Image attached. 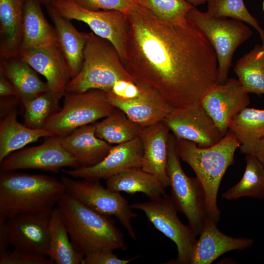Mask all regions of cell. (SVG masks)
<instances>
[{"label": "cell", "instance_id": "obj_1", "mask_svg": "<svg viewBox=\"0 0 264 264\" xmlns=\"http://www.w3.org/2000/svg\"><path fill=\"white\" fill-rule=\"evenodd\" d=\"M124 65L135 80L156 89L172 109L201 103L218 83L215 51L187 19L161 20L137 3L126 14Z\"/></svg>", "mask_w": 264, "mask_h": 264}, {"label": "cell", "instance_id": "obj_2", "mask_svg": "<svg viewBox=\"0 0 264 264\" xmlns=\"http://www.w3.org/2000/svg\"><path fill=\"white\" fill-rule=\"evenodd\" d=\"M66 194L61 180L44 174L0 173V216L51 214Z\"/></svg>", "mask_w": 264, "mask_h": 264}, {"label": "cell", "instance_id": "obj_3", "mask_svg": "<svg viewBox=\"0 0 264 264\" xmlns=\"http://www.w3.org/2000/svg\"><path fill=\"white\" fill-rule=\"evenodd\" d=\"M240 145L229 130L218 143L206 148L187 140H175L176 152L196 174L204 190L208 215L217 223L220 215L217 205L220 182L228 168L234 163L235 153Z\"/></svg>", "mask_w": 264, "mask_h": 264}, {"label": "cell", "instance_id": "obj_4", "mask_svg": "<svg viewBox=\"0 0 264 264\" xmlns=\"http://www.w3.org/2000/svg\"><path fill=\"white\" fill-rule=\"evenodd\" d=\"M57 207L74 247L84 256L102 250L127 249L123 233L110 216L96 212L66 193Z\"/></svg>", "mask_w": 264, "mask_h": 264}, {"label": "cell", "instance_id": "obj_5", "mask_svg": "<svg viewBox=\"0 0 264 264\" xmlns=\"http://www.w3.org/2000/svg\"><path fill=\"white\" fill-rule=\"evenodd\" d=\"M121 80L135 79L128 73L110 41L92 32L88 33L82 67L69 81L66 92H82L92 89L107 92Z\"/></svg>", "mask_w": 264, "mask_h": 264}, {"label": "cell", "instance_id": "obj_6", "mask_svg": "<svg viewBox=\"0 0 264 264\" xmlns=\"http://www.w3.org/2000/svg\"><path fill=\"white\" fill-rule=\"evenodd\" d=\"M186 19L201 32L213 46L217 58V80L228 79L234 52L253 35L243 22L232 19L214 18L194 6Z\"/></svg>", "mask_w": 264, "mask_h": 264}, {"label": "cell", "instance_id": "obj_7", "mask_svg": "<svg viewBox=\"0 0 264 264\" xmlns=\"http://www.w3.org/2000/svg\"><path fill=\"white\" fill-rule=\"evenodd\" d=\"M61 110L44 128L53 136L63 137L80 127L96 122L115 109L106 92L92 89L82 92H66Z\"/></svg>", "mask_w": 264, "mask_h": 264}, {"label": "cell", "instance_id": "obj_8", "mask_svg": "<svg viewBox=\"0 0 264 264\" xmlns=\"http://www.w3.org/2000/svg\"><path fill=\"white\" fill-rule=\"evenodd\" d=\"M175 136L170 133L167 164L170 196L177 211L186 216L189 225L197 236L208 215L205 192L198 178L188 176L183 170L175 149Z\"/></svg>", "mask_w": 264, "mask_h": 264}, {"label": "cell", "instance_id": "obj_9", "mask_svg": "<svg viewBox=\"0 0 264 264\" xmlns=\"http://www.w3.org/2000/svg\"><path fill=\"white\" fill-rule=\"evenodd\" d=\"M61 180L65 187L66 193L96 212L115 217L126 229L129 236L136 240L132 220L138 215L132 211L131 204L120 192L104 187L99 180H75L63 176Z\"/></svg>", "mask_w": 264, "mask_h": 264}, {"label": "cell", "instance_id": "obj_10", "mask_svg": "<svg viewBox=\"0 0 264 264\" xmlns=\"http://www.w3.org/2000/svg\"><path fill=\"white\" fill-rule=\"evenodd\" d=\"M133 209L143 212L154 227L176 244L177 256L165 264H190L196 235L190 227L178 218L171 196L165 195L148 201L131 204Z\"/></svg>", "mask_w": 264, "mask_h": 264}, {"label": "cell", "instance_id": "obj_11", "mask_svg": "<svg viewBox=\"0 0 264 264\" xmlns=\"http://www.w3.org/2000/svg\"><path fill=\"white\" fill-rule=\"evenodd\" d=\"M51 4L65 18L86 23L95 35L110 41L124 63L128 28L125 13L116 10H88L73 0H60Z\"/></svg>", "mask_w": 264, "mask_h": 264}, {"label": "cell", "instance_id": "obj_12", "mask_svg": "<svg viewBox=\"0 0 264 264\" xmlns=\"http://www.w3.org/2000/svg\"><path fill=\"white\" fill-rule=\"evenodd\" d=\"M64 167H80L77 159L63 146L60 137L50 136L43 143L14 152L0 162V171L37 169L58 173Z\"/></svg>", "mask_w": 264, "mask_h": 264}, {"label": "cell", "instance_id": "obj_13", "mask_svg": "<svg viewBox=\"0 0 264 264\" xmlns=\"http://www.w3.org/2000/svg\"><path fill=\"white\" fill-rule=\"evenodd\" d=\"M163 121L176 138L190 141L202 148L217 144L224 136L201 103L173 109Z\"/></svg>", "mask_w": 264, "mask_h": 264}, {"label": "cell", "instance_id": "obj_14", "mask_svg": "<svg viewBox=\"0 0 264 264\" xmlns=\"http://www.w3.org/2000/svg\"><path fill=\"white\" fill-rule=\"evenodd\" d=\"M143 156V145L137 136L112 146L107 155L96 165L63 171L73 178L106 180L121 172L141 168Z\"/></svg>", "mask_w": 264, "mask_h": 264}, {"label": "cell", "instance_id": "obj_15", "mask_svg": "<svg viewBox=\"0 0 264 264\" xmlns=\"http://www.w3.org/2000/svg\"><path fill=\"white\" fill-rule=\"evenodd\" d=\"M250 103L249 93L238 79L232 78L214 85L201 104L224 136L231 120Z\"/></svg>", "mask_w": 264, "mask_h": 264}, {"label": "cell", "instance_id": "obj_16", "mask_svg": "<svg viewBox=\"0 0 264 264\" xmlns=\"http://www.w3.org/2000/svg\"><path fill=\"white\" fill-rule=\"evenodd\" d=\"M51 215L20 214L7 218L10 246L13 249L48 257Z\"/></svg>", "mask_w": 264, "mask_h": 264}, {"label": "cell", "instance_id": "obj_17", "mask_svg": "<svg viewBox=\"0 0 264 264\" xmlns=\"http://www.w3.org/2000/svg\"><path fill=\"white\" fill-rule=\"evenodd\" d=\"M140 83V90L136 95L120 98L107 93L110 101L141 127L163 121L173 109L156 89Z\"/></svg>", "mask_w": 264, "mask_h": 264}, {"label": "cell", "instance_id": "obj_18", "mask_svg": "<svg viewBox=\"0 0 264 264\" xmlns=\"http://www.w3.org/2000/svg\"><path fill=\"white\" fill-rule=\"evenodd\" d=\"M18 56L45 78L49 90L61 98L64 96L71 78L66 62L58 46L21 48Z\"/></svg>", "mask_w": 264, "mask_h": 264}, {"label": "cell", "instance_id": "obj_19", "mask_svg": "<svg viewBox=\"0 0 264 264\" xmlns=\"http://www.w3.org/2000/svg\"><path fill=\"white\" fill-rule=\"evenodd\" d=\"M170 132L162 121L141 127L138 135L143 147L141 169L155 176L165 189L170 184L167 172Z\"/></svg>", "mask_w": 264, "mask_h": 264}, {"label": "cell", "instance_id": "obj_20", "mask_svg": "<svg viewBox=\"0 0 264 264\" xmlns=\"http://www.w3.org/2000/svg\"><path fill=\"white\" fill-rule=\"evenodd\" d=\"M217 223L208 215L194 247L190 264H210L227 252L243 251L252 246V239L226 235L219 230Z\"/></svg>", "mask_w": 264, "mask_h": 264}, {"label": "cell", "instance_id": "obj_21", "mask_svg": "<svg viewBox=\"0 0 264 264\" xmlns=\"http://www.w3.org/2000/svg\"><path fill=\"white\" fill-rule=\"evenodd\" d=\"M60 140L64 148L77 159L80 167L98 163L112 146L96 136L95 123L77 128Z\"/></svg>", "mask_w": 264, "mask_h": 264}, {"label": "cell", "instance_id": "obj_22", "mask_svg": "<svg viewBox=\"0 0 264 264\" xmlns=\"http://www.w3.org/2000/svg\"><path fill=\"white\" fill-rule=\"evenodd\" d=\"M48 14L54 24L58 47L67 64L71 79L80 71L88 33L79 31L51 4H47Z\"/></svg>", "mask_w": 264, "mask_h": 264}, {"label": "cell", "instance_id": "obj_23", "mask_svg": "<svg viewBox=\"0 0 264 264\" xmlns=\"http://www.w3.org/2000/svg\"><path fill=\"white\" fill-rule=\"evenodd\" d=\"M24 0H0V56H18L21 46Z\"/></svg>", "mask_w": 264, "mask_h": 264}, {"label": "cell", "instance_id": "obj_24", "mask_svg": "<svg viewBox=\"0 0 264 264\" xmlns=\"http://www.w3.org/2000/svg\"><path fill=\"white\" fill-rule=\"evenodd\" d=\"M0 71L12 83L17 92V97L22 105L49 90L46 82L41 80L37 72L18 56L0 58Z\"/></svg>", "mask_w": 264, "mask_h": 264}, {"label": "cell", "instance_id": "obj_25", "mask_svg": "<svg viewBox=\"0 0 264 264\" xmlns=\"http://www.w3.org/2000/svg\"><path fill=\"white\" fill-rule=\"evenodd\" d=\"M39 0H24L21 48L57 45L54 29L48 22Z\"/></svg>", "mask_w": 264, "mask_h": 264}, {"label": "cell", "instance_id": "obj_26", "mask_svg": "<svg viewBox=\"0 0 264 264\" xmlns=\"http://www.w3.org/2000/svg\"><path fill=\"white\" fill-rule=\"evenodd\" d=\"M50 136H54L45 128L32 129L19 123L17 110L14 109L0 120V162L9 154L40 138Z\"/></svg>", "mask_w": 264, "mask_h": 264}, {"label": "cell", "instance_id": "obj_27", "mask_svg": "<svg viewBox=\"0 0 264 264\" xmlns=\"http://www.w3.org/2000/svg\"><path fill=\"white\" fill-rule=\"evenodd\" d=\"M106 187L118 192L134 194L142 193L150 199L166 195L165 189L154 175L141 168L127 170L106 179Z\"/></svg>", "mask_w": 264, "mask_h": 264}, {"label": "cell", "instance_id": "obj_28", "mask_svg": "<svg viewBox=\"0 0 264 264\" xmlns=\"http://www.w3.org/2000/svg\"><path fill=\"white\" fill-rule=\"evenodd\" d=\"M228 130L240 141L241 153L249 154L256 143L264 138V108L245 107L231 120Z\"/></svg>", "mask_w": 264, "mask_h": 264}, {"label": "cell", "instance_id": "obj_29", "mask_svg": "<svg viewBox=\"0 0 264 264\" xmlns=\"http://www.w3.org/2000/svg\"><path fill=\"white\" fill-rule=\"evenodd\" d=\"M50 236L48 257L56 264H81L84 257L74 247L58 208L55 207L49 220Z\"/></svg>", "mask_w": 264, "mask_h": 264}, {"label": "cell", "instance_id": "obj_30", "mask_svg": "<svg viewBox=\"0 0 264 264\" xmlns=\"http://www.w3.org/2000/svg\"><path fill=\"white\" fill-rule=\"evenodd\" d=\"M234 71L248 93L264 94V45L257 44L236 63Z\"/></svg>", "mask_w": 264, "mask_h": 264}, {"label": "cell", "instance_id": "obj_31", "mask_svg": "<svg viewBox=\"0 0 264 264\" xmlns=\"http://www.w3.org/2000/svg\"><path fill=\"white\" fill-rule=\"evenodd\" d=\"M95 126L96 136L111 145L126 142L138 136L141 127L117 108L102 120L95 122Z\"/></svg>", "mask_w": 264, "mask_h": 264}, {"label": "cell", "instance_id": "obj_32", "mask_svg": "<svg viewBox=\"0 0 264 264\" xmlns=\"http://www.w3.org/2000/svg\"><path fill=\"white\" fill-rule=\"evenodd\" d=\"M246 167L244 174L235 186L222 194L227 200L243 197L264 199V164L255 155L245 154Z\"/></svg>", "mask_w": 264, "mask_h": 264}, {"label": "cell", "instance_id": "obj_33", "mask_svg": "<svg viewBox=\"0 0 264 264\" xmlns=\"http://www.w3.org/2000/svg\"><path fill=\"white\" fill-rule=\"evenodd\" d=\"M60 99L48 90L24 103V125L34 129L44 128L48 119L61 110Z\"/></svg>", "mask_w": 264, "mask_h": 264}, {"label": "cell", "instance_id": "obj_34", "mask_svg": "<svg viewBox=\"0 0 264 264\" xmlns=\"http://www.w3.org/2000/svg\"><path fill=\"white\" fill-rule=\"evenodd\" d=\"M207 4V14L218 18L237 20L253 27L259 33L264 45V29L258 21L248 11L243 0H206Z\"/></svg>", "mask_w": 264, "mask_h": 264}, {"label": "cell", "instance_id": "obj_35", "mask_svg": "<svg viewBox=\"0 0 264 264\" xmlns=\"http://www.w3.org/2000/svg\"><path fill=\"white\" fill-rule=\"evenodd\" d=\"M161 20L178 22L184 21L194 6L187 0H134Z\"/></svg>", "mask_w": 264, "mask_h": 264}, {"label": "cell", "instance_id": "obj_36", "mask_svg": "<svg viewBox=\"0 0 264 264\" xmlns=\"http://www.w3.org/2000/svg\"><path fill=\"white\" fill-rule=\"evenodd\" d=\"M0 264H54L46 256L15 249L0 253Z\"/></svg>", "mask_w": 264, "mask_h": 264}, {"label": "cell", "instance_id": "obj_37", "mask_svg": "<svg viewBox=\"0 0 264 264\" xmlns=\"http://www.w3.org/2000/svg\"><path fill=\"white\" fill-rule=\"evenodd\" d=\"M87 9L93 11L116 10L128 13L136 3L134 0H73Z\"/></svg>", "mask_w": 264, "mask_h": 264}, {"label": "cell", "instance_id": "obj_38", "mask_svg": "<svg viewBox=\"0 0 264 264\" xmlns=\"http://www.w3.org/2000/svg\"><path fill=\"white\" fill-rule=\"evenodd\" d=\"M137 255L128 259L119 258L110 250H99L84 256L81 264H127L139 258Z\"/></svg>", "mask_w": 264, "mask_h": 264}, {"label": "cell", "instance_id": "obj_39", "mask_svg": "<svg viewBox=\"0 0 264 264\" xmlns=\"http://www.w3.org/2000/svg\"><path fill=\"white\" fill-rule=\"evenodd\" d=\"M6 218L0 216V253L8 250L10 246Z\"/></svg>", "mask_w": 264, "mask_h": 264}, {"label": "cell", "instance_id": "obj_40", "mask_svg": "<svg viewBox=\"0 0 264 264\" xmlns=\"http://www.w3.org/2000/svg\"><path fill=\"white\" fill-rule=\"evenodd\" d=\"M17 92L12 83L2 72L0 71V96L17 97Z\"/></svg>", "mask_w": 264, "mask_h": 264}, {"label": "cell", "instance_id": "obj_41", "mask_svg": "<svg viewBox=\"0 0 264 264\" xmlns=\"http://www.w3.org/2000/svg\"><path fill=\"white\" fill-rule=\"evenodd\" d=\"M19 99L14 96L0 97V117L3 118L15 109Z\"/></svg>", "mask_w": 264, "mask_h": 264}, {"label": "cell", "instance_id": "obj_42", "mask_svg": "<svg viewBox=\"0 0 264 264\" xmlns=\"http://www.w3.org/2000/svg\"><path fill=\"white\" fill-rule=\"evenodd\" d=\"M249 154L255 155L264 164V138L256 143Z\"/></svg>", "mask_w": 264, "mask_h": 264}, {"label": "cell", "instance_id": "obj_43", "mask_svg": "<svg viewBox=\"0 0 264 264\" xmlns=\"http://www.w3.org/2000/svg\"><path fill=\"white\" fill-rule=\"evenodd\" d=\"M193 6H197L202 5L206 2V0H187Z\"/></svg>", "mask_w": 264, "mask_h": 264}, {"label": "cell", "instance_id": "obj_44", "mask_svg": "<svg viewBox=\"0 0 264 264\" xmlns=\"http://www.w3.org/2000/svg\"><path fill=\"white\" fill-rule=\"evenodd\" d=\"M40 1L43 2L46 5L51 4L55 1L60 0H39Z\"/></svg>", "mask_w": 264, "mask_h": 264}, {"label": "cell", "instance_id": "obj_45", "mask_svg": "<svg viewBox=\"0 0 264 264\" xmlns=\"http://www.w3.org/2000/svg\"><path fill=\"white\" fill-rule=\"evenodd\" d=\"M263 10L264 11V0H263Z\"/></svg>", "mask_w": 264, "mask_h": 264}]
</instances>
